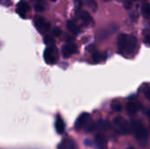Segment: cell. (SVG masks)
<instances>
[{"label":"cell","mask_w":150,"mask_h":149,"mask_svg":"<svg viewBox=\"0 0 150 149\" xmlns=\"http://www.w3.org/2000/svg\"><path fill=\"white\" fill-rule=\"evenodd\" d=\"M50 1H52V2H55L56 0H50Z\"/></svg>","instance_id":"f546056e"},{"label":"cell","mask_w":150,"mask_h":149,"mask_svg":"<svg viewBox=\"0 0 150 149\" xmlns=\"http://www.w3.org/2000/svg\"><path fill=\"white\" fill-rule=\"evenodd\" d=\"M55 130L58 134H62L65 132V124L60 116H57L55 120Z\"/></svg>","instance_id":"7c38bea8"},{"label":"cell","mask_w":150,"mask_h":149,"mask_svg":"<svg viewBox=\"0 0 150 149\" xmlns=\"http://www.w3.org/2000/svg\"><path fill=\"white\" fill-rule=\"evenodd\" d=\"M67 28H68V30L71 32V33H73L74 35H77V34H79V32H80V29H79V27L72 21V20H68V22H67Z\"/></svg>","instance_id":"4fadbf2b"},{"label":"cell","mask_w":150,"mask_h":149,"mask_svg":"<svg viewBox=\"0 0 150 149\" xmlns=\"http://www.w3.org/2000/svg\"><path fill=\"white\" fill-rule=\"evenodd\" d=\"M106 126H107V123H106L105 121H104V120L98 121V128L100 131L105 130V129L106 128Z\"/></svg>","instance_id":"ffe728a7"},{"label":"cell","mask_w":150,"mask_h":149,"mask_svg":"<svg viewBox=\"0 0 150 149\" xmlns=\"http://www.w3.org/2000/svg\"><path fill=\"white\" fill-rule=\"evenodd\" d=\"M33 1H38L39 2V1H41V0H33Z\"/></svg>","instance_id":"f1b7e54d"},{"label":"cell","mask_w":150,"mask_h":149,"mask_svg":"<svg viewBox=\"0 0 150 149\" xmlns=\"http://www.w3.org/2000/svg\"><path fill=\"white\" fill-rule=\"evenodd\" d=\"M92 59L95 62H101L105 60H106V54H102L99 53L98 51H95L92 54Z\"/></svg>","instance_id":"5bb4252c"},{"label":"cell","mask_w":150,"mask_h":149,"mask_svg":"<svg viewBox=\"0 0 150 149\" xmlns=\"http://www.w3.org/2000/svg\"><path fill=\"white\" fill-rule=\"evenodd\" d=\"M105 1H109V0H105Z\"/></svg>","instance_id":"1f68e13d"},{"label":"cell","mask_w":150,"mask_h":149,"mask_svg":"<svg viewBox=\"0 0 150 149\" xmlns=\"http://www.w3.org/2000/svg\"><path fill=\"white\" fill-rule=\"evenodd\" d=\"M58 57V50L55 46H49L44 51V60L47 64H54Z\"/></svg>","instance_id":"277c9868"},{"label":"cell","mask_w":150,"mask_h":149,"mask_svg":"<svg viewBox=\"0 0 150 149\" xmlns=\"http://www.w3.org/2000/svg\"><path fill=\"white\" fill-rule=\"evenodd\" d=\"M91 116L88 113H83L79 116V118L77 119L75 127L76 130H81V129H84V127L86 126V125L89 123V121L91 120Z\"/></svg>","instance_id":"8992f818"},{"label":"cell","mask_w":150,"mask_h":149,"mask_svg":"<svg viewBox=\"0 0 150 149\" xmlns=\"http://www.w3.org/2000/svg\"><path fill=\"white\" fill-rule=\"evenodd\" d=\"M95 142H96V145L98 146V148L99 149H104L106 147V144H107L106 138L102 133L96 134V136H95Z\"/></svg>","instance_id":"30bf717a"},{"label":"cell","mask_w":150,"mask_h":149,"mask_svg":"<svg viewBox=\"0 0 150 149\" xmlns=\"http://www.w3.org/2000/svg\"><path fill=\"white\" fill-rule=\"evenodd\" d=\"M95 128H96V125L94 124L92 119H91L89 121V123L86 125V126L84 127V130H85L86 133H91V132H93L95 130Z\"/></svg>","instance_id":"2e32d148"},{"label":"cell","mask_w":150,"mask_h":149,"mask_svg":"<svg viewBox=\"0 0 150 149\" xmlns=\"http://www.w3.org/2000/svg\"><path fill=\"white\" fill-rule=\"evenodd\" d=\"M113 125L115 128V132L118 134L120 135H126L130 133L132 131L131 129V124H128V122L122 117H116L113 120Z\"/></svg>","instance_id":"3957f363"},{"label":"cell","mask_w":150,"mask_h":149,"mask_svg":"<svg viewBox=\"0 0 150 149\" xmlns=\"http://www.w3.org/2000/svg\"><path fill=\"white\" fill-rule=\"evenodd\" d=\"M29 10H30L29 5H28L25 2H24V1L19 2V3L18 4V5H17V12H18V13L19 14V16L22 17V18H25V13H26L27 11H29Z\"/></svg>","instance_id":"9c48e42d"},{"label":"cell","mask_w":150,"mask_h":149,"mask_svg":"<svg viewBox=\"0 0 150 149\" xmlns=\"http://www.w3.org/2000/svg\"><path fill=\"white\" fill-rule=\"evenodd\" d=\"M139 104L134 101H129L127 104V112L129 116H134L139 110Z\"/></svg>","instance_id":"ba28073f"},{"label":"cell","mask_w":150,"mask_h":149,"mask_svg":"<svg viewBox=\"0 0 150 149\" xmlns=\"http://www.w3.org/2000/svg\"><path fill=\"white\" fill-rule=\"evenodd\" d=\"M119 50L122 54H133L137 47V39L134 35H128L122 33L118 39Z\"/></svg>","instance_id":"6da1fadb"},{"label":"cell","mask_w":150,"mask_h":149,"mask_svg":"<svg viewBox=\"0 0 150 149\" xmlns=\"http://www.w3.org/2000/svg\"><path fill=\"white\" fill-rule=\"evenodd\" d=\"M132 4H133V0H126L124 5L127 9H130L132 7Z\"/></svg>","instance_id":"d4e9b609"},{"label":"cell","mask_w":150,"mask_h":149,"mask_svg":"<svg viewBox=\"0 0 150 149\" xmlns=\"http://www.w3.org/2000/svg\"><path fill=\"white\" fill-rule=\"evenodd\" d=\"M76 1V4L78 5V6H82L83 5V1L82 0H75Z\"/></svg>","instance_id":"4316f807"},{"label":"cell","mask_w":150,"mask_h":149,"mask_svg":"<svg viewBox=\"0 0 150 149\" xmlns=\"http://www.w3.org/2000/svg\"><path fill=\"white\" fill-rule=\"evenodd\" d=\"M52 33H53V35H54V36H55V37H59V36L61 35L62 32H61V30H60L58 27H54V28L53 29V31H52Z\"/></svg>","instance_id":"603a6c76"},{"label":"cell","mask_w":150,"mask_h":149,"mask_svg":"<svg viewBox=\"0 0 150 149\" xmlns=\"http://www.w3.org/2000/svg\"><path fill=\"white\" fill-rule=\"evenodd\" d=\"M76 51H77L76 45L74 43H71V42H69L62 47V54L65 58L70 57L72 54L76 53Z\"/></svg>","instance_id":"52a82bcc"},{"label":"cell","mask_w":150,"mask_h":149,"mask_svg":"<svg viewBox=\"0 0 150 149\" xmlns=\"http://www.w3.org/2000/svg\"><path fill=\"white\" fill-rule=\"evenodd\" d=\"M112 110H114L115 112H120L121 109H122V106H121V104H120L119 101H114V102L112 104Z\"/></svg>","instance_id":"ac0fdd59"},{"label":"cell","mask_w":150,"mask_h":149,"mask_svg":"<svg viewBox=\"0 0 150 149\" xmlns=\"http://www.w3.org/2000/svg\"><path fill=\"white\" fill-rule=\"evenodd\" d=\"M34 25L36 26V28L38 29V31L41 33H45L49 31L50 29V23L43 17L40 16H37L34 18Z\"/></svg>","instance_id":"5b68a950"},{"label":"cell","mask_w":150,"mask_h":149,"mask_svg":"<svg viewBox=\"0 0 150 149\" xmlns=\"http://www.w3.org/2000/svg\"><path fill=\"white\" fill-rule=\"evenodd\" d=\"M77 15L85 25H90L91 23L92 18H91V16L90 15V13L88 11H78Z\"/></svg>","instance_id":"8fae6325"},{"label":"cell","mask_w":150,"mask_h":149,"mask_svg":"<svg viewBox=\"0 0 150 149\" xmlns=\"http://www.w3.org/2000/svg\"><path fill=\"white\" fill-rule=\"evenodd\" d=\"M144 95L147 97V99H149L150 101V86H147L145 90H144Z\"/></svg>","instance_id":"cb8c5ba5"},{"label":"cell","mask_w":150,"mask_h":149,"mask_svg":"<svg viewBox=\"0 0 150 149\" xmlns=\"http://www.w3.org/2000/svg\"><path fill=\"white\" fill-rule=\"evenodd\" d=\"M142 13L144 18H150V4L149 3H145L142 6Z\"/></svg>","instance_id":"9a60e30c"},{"label":"cell","mask_w":150,"mask_h":149,"mask_svg":"<svg viewBox=\"0 0 150 149\" xmlns=\"http://www.w3.org/2000/svg\"><path fill=\"white\" fill-rule=\"evenodd\" d=\"M44 42L48 46H54V39L50 35H46L44 37Z\"/></svg>","instance_id":"e0dca14e"},{"label":"cell","mask_w":150,"mask_h":149,"mask_svg":"<svg viewBox=\"0 0 150 149\" xmlns=\"http://www.w3.org/2000/svg\"><path fill=\"white\" fill-rule=\"evenodd\" d=\"M66 148L67 149H76V145H75V142L74 141L70 140L69 141V142L67 143L66 145Z\"/></svg>","instance_id":"44dd1931"},{"label":"cell","mask_w":150,"mask_h":149,"mask_svg":"<svg viewBox=\"0 0 150 149\" xmlns=\"http://www.w3.org/2000/svg\"><path fill=\"white\" fill-rule=\"evenodd\" d=\"M131 129L134 133L135 139L142 144L145 145L148 142L149 139V131L147 128L143 126V124L141 121L134 120L131 122Z\"/></svg>","instance_id":"7a4b0ae2"},{"label":"cell","mask_w":150,"mask_h":149,"mask_svg":"<svg viewBox=\"0 0 150 149\" xmlns=\"http://www.w3.org/2000/svg\"><path fill=\"white\" fill-rule=\"evenodd\" d=\"M86 4L90 7V8H92L94 11L97 9V3L95 0H86Z\"/></svg>","instance_id":"d6986e66"},{"label":"cell","mask_w":150,"mask_h":149,"mask_svg":"<svg viewBox=\"0 0 150 149\" xmlns=\"http://www.w3.org/2000/svg\"><path fill=\"white\" fill-rule=\"evenodd\" d=\"M145 43L147 44V45H149L150 46V32H149L146 36H145Z\"/></svg>","instance_id":"484cf974"},{"label":"cell","mask_w":150,"mask_h":149,"mask_svg":"<svg viewBox=\"0 0 150 149\" xmlns=\"http://www.w3.org/2000/svg\"><path fill=\"white\" fill-rule=\"evenodd\" d=\"M128 149H134V148H128Z\"/></svg>","instance_id":"4dcf8cb0"},{"label":"cell","mask_w":150,"mask_h":149,"mask_svg":"<svg viewBox=\"0 0 150 149\" xmlns=\"http://www.w3.org/2000/svg\"><path fill=\"white\" fill-rule=\"evenodd\" d=\"M34 10H35L36 11H38V12H41V11H45V8H44V6H42L41 4H37L34 5Z\"/></svg>","instance_id":"7402d4cb"},{"label":"cell","mask_w":150,"mask_h":149,"mask_svg":"<svg viewBox=\"0 0 150 149\" xmlns=\"http://www.w3.org/2000/svg\"><path fill=\"white\" fill-rule=\"evenodd\" d=\"M149 123H150V113H149Z\"/></svg>","instance_id":"83f0119b"}]
</instances>
